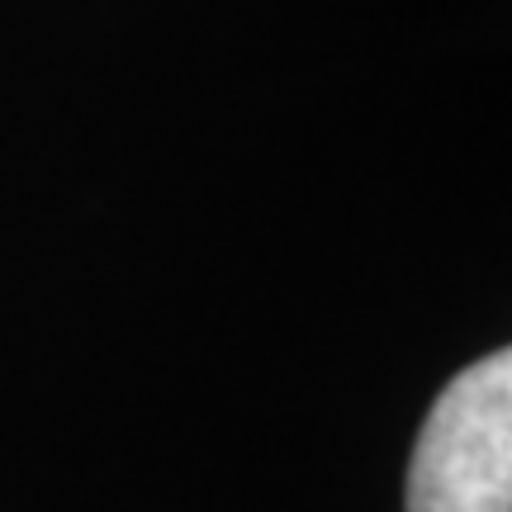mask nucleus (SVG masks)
<instances>
[{"mask_svg": "<svg viewBox=\"0 0 512 512\" xmlns=\"http://www.w3.org/2000/svg\"><path fill=\"white\" fill-rule=\"evenodd\" d=\"M408 512H512V356L460 370L422 422Z\"/></svg>", "mask_w": 512, "mask_h": 512, "instance_id": "obj_1", "label": "nucleus"}]
</instances>
